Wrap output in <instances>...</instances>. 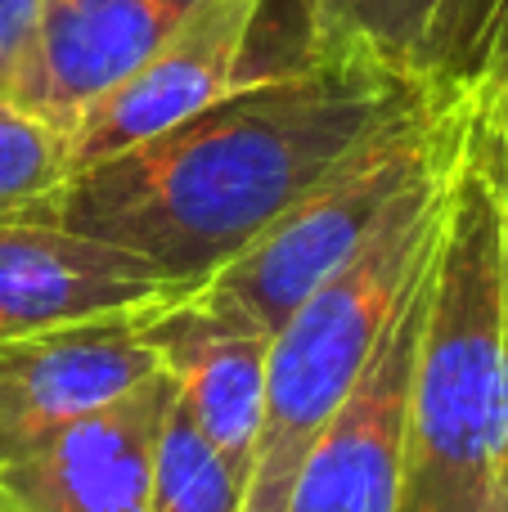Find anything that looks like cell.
<instances>
[{
    "mask_svg": "<svg viewBox=\"0 0 508 512\" xmlns=\"http://www.w3.org/2000/svg\"><path fill=\"white\" fill-rule=\"evenodd\" d=\"M459 99L473 95L414 86L356 59L261 68L185 122L77 171L18 216L117 243L207 283L374 144Z\"/></svg>",
    "mask_w": 508,
    "mask_h": 512,
    "instance_id": "obj_1",
    "label": "cell"
},
{
    "mask_svg": "<svg viewBox=\"0 0 508 512\" xmlns=\"http://www.w3.org/2000/svg\"><path fill=\"white\" fill-rule=\"evenodd\" d=\"M396 512H508V306L500 135L477 113L441 216Z\"/></svg>",
    "mask_w": 508,
    "mask_h": 512,
    "instance_id": "obj_2",
    "label": "cell"
},
{
    "mask_svg": "<svg viewBox=\"0 0 508 512\" xmlns=\"http://www.w3.org/2000/svg\"><path fill=\"white\" fill-rule=\"evenodd\" d=\"M455 167L414 185L374 230V239L270 333L266 409H261L243 512L288 508L306 450L351 396L405 292L437 252Z\"/></svg>",
    "mask_w": 508,
    "mask_h": 512,
    "instance_id": "obj_3",
    "label": "cell"
},
{
    "mask_svg": "<svg viewBox=\"0 0 508 512\" xmlns=\"http://www.w3.org/2000/svg\"><path fill=\"white\" fill-rule=\"evenodd\" d=\"M482 99L486 95L459 99L374 144L365 158H356L306 203H297L266 239L221 265L194 292V306L270 337L324 279H333L374 239V230L414 185L455 167L482 113Z\"/></svg>",
    "mask_w": 508,
    "mask_h": 512,
    "instance_id": "obj_4",
    "label": "cell"
},
{
    "mask_svg": "<svg viewBox=\"0 0 508 512\" xmlns=\"http://www.w3.org/2000/svg\"><path fill=\"white\" fill-rule=\"evenodd\" d=\"M432 270L437 252L405 292L351 396L306 450L284 512H396L401 504L405 418H410L419 337L432 306Z\"/></svg>",
    "mask_w": 508,
    "mask_h": 512,
    "instance_id": "obj_5",
    "label": "cell"
},
{
    "mask_svg": "<svg viewBox=\"0 0 508 512\" xmlns=\"http://www.w3.org/2000/svg\"><path fill=\"white\" fill-rule=\"evenodd\" d=\"M508 0H302L297 59H356L414 86L491 95Z\"/></svg>",
    "mask_w": 508,
    "mask_h": 512,
    "instance_id": "obj_6",
    "label": "cell"
},
{
    "mask_svg": "<svg viewBox=\"0 0 508 512\" xmlns=\"http://www.w3.org/2000/svg\"><path fill=\"white\" fill-rule=\"evenodd\" d=\"M198 288L203 283L180 279L117 243L50 221H0V337L176 306Z\"/></svg>",
    "mask_w": 508,
    "mask_h": 512,
    "instance_id": "obj_7",
    "label": "cell"
},
{
    "mask_svg": "<svg viewBox=\"0 0 508 512\" xmlns=\"http://www.w3.org/2000/svg\"><path fill=\"white\" fill-rule=\"evenodd\" d=\"M153 310L0 337V468L27 459L54 432L162 369L144 337V319Z\"/></svg>",
    "mask_w": 508,
    "mask_h": 512,
    "instance_id": "obj_8",
    "label": "cell"
},
{
    "mask_svg": "<svg viewBox=\"0 0 508 512\" xmlns=\"http://www.w3.org/2000/svg\"><path fill=\"white\" fill-rule=\"evenodd\" d=\"M171 405L176 382L158 369L54 432L27 459L0 468V490L23 512H149Z\"/></svg>",
    "mask_w": 508,
    "mask_h": 512,
    "instance_id": "obj_9",
    "label": "cell"
},
{
    "mask_svg": "<svg viewBox=\"0 0 508 512\" xmlns=\"http://www.w3.org/2000/svg\"><path fill=\"white\" fill-rule=\"evenodd\" d=\"M212 0H45L9 95L72 131L95 99L153 59Z\"/></svg>",
    "mask_w": 508,
    "mask_h": 512,
    "instance_id": "obj_10",
    "label": "cell"
},
{
    "mask_svg": "<svg viewBox=\"0 0 508 512\" xmlns=\"http://www.w3.org/2000/svg\"><path fill=\"white\" fill-rule=\"evenodd\" d=\"M270 0H212L180 36H171L144 68L117 81L72 126V176L144 144L149 135L216 104L252 77L248 45Z\"/></svg>",
    "mask_w": 508,
    "mask_h": 512,
    "instance_id": "obj_11",
    "label": "cell"
},
{
    "mask_svg": "<svg viewBox=\"0 0 508 512\" xmlns=\"http://www.w3.org/2000/svg\"><path fill=\"white\" fill-rule=\"evenodd\" d=\"M144 337L176 382V400L194 427L248 481L266 409L270 337L194 306V292L144 319Z\"/></svg>",
    "mask_w": 508,
    "mask_h": 512,
    "instance_id": "obj_12",
    "label": "cell"
},
{
    "mask_svg": "<svg viewBox=\"0 0 508 512\" xmlns=\"http://www.w3.org/2000/svg\"><path fill=\"white\" fill-rule=\"evenodd\" d=\"M243 490L248 481L225 463L221 450H212L176 400L162 427L149 512H243Z\"/></svg>",
    "mask_w": 508,
    "mask_h": 512,
    "instance_id": "obj_13",
    "label": "cell"
},
{
    "mask_svg": "<svg viewBox=\"0 0 508 512\" xmlns=\"http://www.w3.org/2000/svg\"><path fill=\"white\" fill-rule=\"evenodd\" d=\"M72 180V135L0 99V216H18Z\"/></svg>",
    "mask_w": 508,
    "mask_h": 512,
    "instance_id": "obj_14",
    "label": "cell"
},
{
    "mask_svg": "<svg viewBox=\"0 0 508 512\" xmlns=\"http://www.w3.org/2000/svg\"><path fill=\"white\" fill-rule=\"evenodd\" d=\"M41 14L45 0H0V99L9 95V81H14L18 63H23Z\"/></svg>",
    "mask_w": 508,
    "mask_h": 512,
    "instance_id": "obj_15",
    "label": "cell"
},
{
    "mask_svg": "<svg viewBox=\"0 0 508 512\" xmlns=\"http://www.w3.org/2000/svg\"><path fill=\"white\" fill-rule=\"evenodd\" d=\"M486 117H491L495 135H500V144L508 149V54H504V68H500V77H495L491 95H486Z\"/></svg>",
    "mask_w": 508,
    "mask_h": 512,
    "instance_id": "obj_16",
    "label": "cell"
},
{
    "mask_svg": "<svg viewBox=\"0 0 508 512\" xmlns=\"http://www.w3.org/2000/svg\"><path fill=\"white\" fill-rule=\"evenodd\" d=\"M500 265H504V306H508V149L500 144Z\"/></svg>",
    "mask_w": 508,
    "mask_h": 512,
    "instance_id": "obj_17",
    "label": "cell"
},
{
    "mask_svg": "<svg viewBox=\"0 0 508 512\" xmlns=\"http://www.w3.org/2000/svg\"><path fill=\"white\" fill-rule=\"evenodd\" d=\"M0 512H23V508H18V504H14V499H9V495H5V490H0Z\"/></svg>",
    "mask_w": 508,
    "mask_h": 512,
    "instance_id": "obj_18",
    "label": "cell"
}]
</instances>
